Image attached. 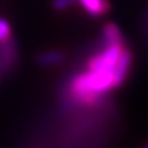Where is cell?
Instances as JSON below:
<instances>
[{"instance_id": "6da1fadb", "label": "cell", "mask_w": 148, "mask_h": 148, "mask_svg": "<svg viewBox=\"0 0 148 148\" xmlns=\"http://www.w3.org/2000/svg\"><path fill=\"white\" fill-rule=\"evenodd\" d=\"M125 45H109L103 53L91 57L88 62V71H96V69H109L114 71L117 63V59L121 54Z\"/></svg>"}, {"instance_id": "7a4b0ae2", "label": "cell", "mask_w": 148, "mask_h": 148, "mask_svg": "<svg viewBox=\"0 0 148 148\" xmlns=\"http://www.w3.org/2000/svg\"><path fill=\"white\" fill-rule=\"evenodd\" d=\"M20 52L18 46L14 36H10L6 41L0 42V63L3 66V73H9L18 63Z\"/></svg>"}, {"instance_id": "3957f363", "label": "cell", "mask_w": 148, "mask_h": 148, "mask_svg": "<svg viewBox=\"0 0 148 148\" xmlns=\"http://www.w3.org/2000/svg\"><path fill=\"white\" fill-rule=\"evenodd\" d=\"M132 63V53L131 51L127 48H123L121 54L117 59V63L114 68V89H117L120 88L123 82L126 80V77L128 74L130 67H131Z\"/></svg>"}, {"instance_id": "277c9868", "label": "cell", "mask_w": 148, "mask_h": 148, "mask_svg": "<svg viewBox=\"0 0 148 148\" xmlns=\"http://www.w3.org/2000/svg\"><path fill=\"white\" fill-rule=\"evenodd\" d=\"M103 42L105 46L109 45H125L123 36L120 31L119 26L114 22H106L103 26Z\"/></svg>"}, {"instance_id": "5b68a950", "label": "cell", "mask_w": 148, "mask_h": 148, "mask_svg": "<svg viewBox=\"0 0 148 148\" xmlns=\"http://www.w3.org/2000/svg\"><path fill=\"white\" fill-rule=\"evenodd\" d=\"M91 17H99L110 10L108 0H78Z\"/></svg>"}, {"instance_id": "8992f818", "label": "cell", "mask_w": 148, "mask_h": 148, "mask_svg": "<svg viewBox=\"0 0 148 148\" xmlns=\"http://www.w3.org/2000/svg\"><path fill=\"white\" fill-rule=\"evenodd\" d=\"M66 59V54L61 51H49V52H43L36 56L35 62L41 67H48V66H54L63 62Z\"/></svg>"}, {"instance_id": "52a82bcc", "label": "cell", "mask_w": 148, "mask_h": 148, "mask_svg": "<svg viewBox=\"0 0 148 148\" xmlns=\"http://www.w3.org/2000/svg\"><path fill=\"white\" fill-rule=\"evenodd\" d=\"M10 36H12L10 24L5 17H0V42L6 41Z\"/></svg>"}, {"instance_id": "ba28073f", "label": "cell", "mask_w": 148, "mask_h": 148, "mask_svg": "<svg viewBox=\"0 0 148 148\" xmlns=\"http://www.w3.org/2000/svg\"><path fill=\"white\" fill-rule=\"evenodd\" d=\"M75 1L77 0H52V1H51V8H52L54 11H63V10H66L67 8L73 5Z\"/></svg>"}, {"instance_id": "9c48e42d", "label": "cell", "mask_w": 148, "mask_h": 148, "mask_svg": "<svg viewBox=\"0 0 148 148\" xmlns=\"http://www.w3.org/2000/svg\"><path fill=\"white\" fill-rule=\"evenodd\" d=\"M0 73H3V66H1V63H0Z\"/></svg>"}, {"instance_id": "30bf717a", "label": "cell", "mask_w": 148, "mask_h": 148, "mask_svg": "<svg viewBox=\"0 0 148 148\" xmlns=\"http://www.w3.org/2000/svg\"><path fill=\"white\" fill-rule=\"evenodd\" d=\"M143 148H148V145H146V146H143Z\"/></svg>"}]
</instances>
